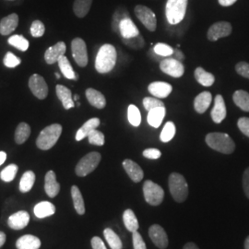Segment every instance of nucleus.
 <instances>
[{
    "instance_id": "1",
    "label": "nucleus",
    "mask_w": 249,
    "mask_h": 249,
    "mask_svg": "<svg viewBox=\"0 0 249 249\" xmlns=\"http://www.w3.org/2000/svg\"><path fill=\"white\" fill-rule=\"evenodd\" d=\"M116 53L115 46L112 45H104L99 50L95 59V69L99 73L105 74L111 71L116 66Z\"/></svg>"
},
{
    "instance_id": "2",
    "label": "nucleus",
    "mask_w": 249,
    "mask_h": 249,
    "mask_svg": "<svg viewBox=\"0 0 249 249\" xmlns=\"http://www.w3.org/2000/svg\"><path fill=\"white\" fill-rule=\"evenodd\" d=\"M205 141L210 148L223 154H231L235 150V143L227 134L221 132L208 134Z\"/></svg>"
},
{
    "instance_id": "3",
    "label": "nucleus",
    "mask_w": 249,
    "mask_h": 249,
    "mask_svg": "<svg viewBox=\"0 0 249 249\" xmlns=\"http://www.w3.org/2000/svg\"><path fill=\"white\" fill-rule=\"evenodd\" d=\"M62 133V125L53 124L44 128L36 140V145L40 150L47 151L53 148Z\"/></svg>"
},
{
    "instance_id": "4",
    "label": "nucleus",
    "mask_w": 249,
    "mask_h": 249,
    "mask_svg": "<svg viewBox=\"0 0 249 249\" xmlns=\"http://www.w3.org/2000/svg\"><path fill=\"white\" fill-rule=\"evenodd\" d=\"M188 0H167L165 15L170 24L177 25L180 23L187 13Z\"/></svg>"
},
{
    "instance_id": "5",
    "label": "nucleus",
    "mask_w": 249,
    "mask_h": 249,
    "mask_svg": "<svg viewBox=\"0 0 249 249\" xmlns=\"http://www.w3.org/2000/svg\"><path fill=\"white\" fill-rule=\"evenodd\" d=\"M169 189L172 196L177 202H184L188 196V185L185 178L178 174L173 173L169 177Z\"/></svg>"
},
{
    "instance_id": "6",
    "label": "nucleus",
    "mask_w": 249,
    "mask_h": 249,
    "mask_svg": "<svg viewBox=\"0 0 249 249\" xmlns=\"http://www.w3.org/2000/svg\"><path fill=\"white\" fill-rule=\"evenodd\" d=\"M101 159H102L101 154L96 151H92L86 154L83 158L80 159L76 166L75 172L77 176L80 178H84L88 176L91 172H93L97 168Z\"/></svg>"
},
{
    "instance_id": "7",
    "label": "nucleus",
    "mask_w": 249,
    "mask_h": 249,
    "mask_svg": "<svg viewBox=\"0 0 249 249\" xmlns=\"http://www.w3.org/2000/svg\"><path fill=\"white\" fill-rule=\"evenodd\" d=\"M143 194L147 203L151 206H158L163 200L164 191L156 183L147 180L143 185Z\"/></svg>"
},
{
    "instance_id": "8",
    "label": "nucleus",
    "mask_w": 249,
    "mask_h": 249,
    "mask_svg": "<svg viewBox=\"0 0 249 249\" xmlns=\"http://www.w3.org/2000/svg\"><path fill=\"white\" fill-rule=\"evenodd\" d=\"M135 14L137 18L142 21L143 25L149 31L151 32L156 31L157 18H156V15L151 9L143 5H138L135 8Z\"/></svg>"
},
{
    "instance_id": "9",
    "label": "nucleus",
    "mask_w": 249,
    "mask_h": 249,
    "mask_svg": "<svg viewBox=\"0 0 249 249\" xmlns=\"http://www.w3.org/2000/svg\"><path fill=\"white\" fill-rule=\"evenodd\" d=\"M72 55L76 63L84 68L88 64V52L85 42L81 38H75L71 42Z\"/></svg>"
},
{
    "instance_id": "10",
    "label": "nucleus",
    "mask_w": 249,
    "mask_h": 249,
    "mask_svg": "<svg viewBox=\"0 0 249 249\" xmlns=\"http://www.w3.org/2000/svg\"><path fill=\"white\" fill-rule=\"evenodd\" d=\"M29 88L36 98L44 100L48 95V86L45 79L39 75L34 74L29 80Z\"/></svg>"
},
{
    "instance_id": "11",
    "label": "nucleus",
    "mask_w": 249,
    "mask_h": 249,
    "mask_svg": "<svg viewBox=\"0 0 249 249\" xmlns=\"http://www.w3.org/2000/svg\"><path fill=\"white\" fill-rule=\"evenodd\" d=\"M160 69L161 71L173 78H180L184 75L185 67L183 63L176 58H166L160 63Z\"/></svg>"
},
{
    "instance_id": "12",
    "label": "nucleus",
    "mask_w": 249,
    "mask_h": 249,
    "mask_svg": "<svg viewBox=\"0 0 249 249\" xmlns=\"http://www.w3.org/2000/svg\"><path fill=\"white\" fill-rule=\"evenodd\" d=\"M231 30L232 28H231V23L227 21H219L210 27L207 34V37L210 41L216 42L220 38H224L230 36L231 34Z\"/></svg>"
},
{
    "instance_id": "13",
    "label": "nucleus",
    "mask_w": 249,
    "mask_h": 249,
    "mask_svg": "<svg viewBox=\"0 0 249 249\" xmlns=\"http://www.w3.org/2000/svg\"><path fill=\"white\" fill-rule=\"evenodd\" d=\"M149 235L153 244L160 249H165L168 246V236L164 229L158 225L153 224L149 229Z\"/></svg>"
},
{
    "instance_id": "14",
    "label": "nucleus",
    "mask_w": 249,
    "mask_h": 249,
    "mask_svg": "<svg viewBox=\"0 0 249 249\" xmlns=\"http://www.w3.org/2000/svg\"><path fill=\"white\" fill-rule=\"evenodd\" d=\"M67 46L64 42H58L57 44L49 47L45 53V62L49 65L58 62V60L65 55Z\"/></svg>"
},
{
    "instance_id": "15",
    "label": "nucleus",
    "mask_w": 249,
    "mask_h": 249,
    "mask_svg": "<svg viewBox=\"0 0 249 249\" xmlns=\"http://www.w3.org/2000/svg\"><path fill=\"white\" fill-rule=\"evenodd\" d=\"M226 115H227V111H226L224 99L221 94H218L216 95L214 100V107L211 113L212 118L214 123L220 124L225 119Z\"/></svg>"
},
{
    "instance_id": "16",
    "label": "nucleus",
    "mask_w": 249,
    "mask_h": 249,
    "mask_svg": "<svg viewBox=\"0 0 249 249\" xmlns=\"http://www.w3.org/2000/svg\"><path fill=\"white\" fill-rule=\"evenodd\" d=\"M148 90L156 98H166L171 94L173 87L167 82L154 81L148 86Z\"/></svg>"
},
{
    "instance_id": "17",
    "label": "nucleus",
    "mask_w": 249,
    "mask_h": 249,
    "mask_svg": "<svg viewBox=\"0 0 249 249\" xmlns=\"http://www.w3.org/2000/svg\"><path fill=\"white\" fill-rule=\"evenodd\" d=\"M30 223V215L25 211H20L12 214L8 220V225L11 229L21 230Z\"/></svg>"
},
{
    "instance_id": "18",
    "label": "nucleus",
    "mask_w": 249,
    "mask_h": 249,
    "mask_svg": "<svg viewBox=\"0 0 249 249\" xmlns=\"http://www.w3.org/2000/svg\"><path fill=\"white\" fill-rule=\"evenodd\" d=\"M123 167H124V171L126 172V174L128 175V177L135 183H139L142 180L143 177H144L143 170L134 160L125 159L123 161Z\"/></svg>"
},
{
    "instance_id": "19",
    "label": "nucleus",
    "mask_w": 249,
    "mask_h": 249,
    "mask_svg": "<svg viewBox=\"0 0 249 249\" xmlns=\"http://www.w3.org/2000/svg\"><path fill=\"white\" fill-rule=\"evenodd\" d=\"M45 190L46 194L50 197L57 196L60 191V185L56 181V176L53 171H49L45 175Z\"/></svg>"
},
{
    "instance_id": "20",
    "label": "nucleus",
    "mask_w": 249,
    "mask_h": 249,
    "mask_svg": "<svg viewBox=\"0 0 249 249\" xmlns=\"http://www.w3.org/2000/svg\"><path fill=\"white\" fill-rule=\"evenodd\" d=\"M18 24V16L16 13H12L9 16L2 18L0 21V34L2 36H9L12 34Z\"/></svg>"
},
{
    "instance_id": "21",
    "label": "nucleus",
    "mask_w": 249,
    "mask_h": 249,
    "mask_svg": "<svg viewBox=\"0 0 249 249\" xmlns=\"http://www.w3.org/2000/svg\"><path fill=\"white\" fill-rule=\"evenodd\" d=\"M86 98L89 104L97 109H103L107 106V99L105 95L97 89L89 88L85 91Z\"/></svg>"
},
{
    "instance_id": "22",
    "label": "nucleus",
    "mask_w": 249,
    "mask_h": 249,
    "mask_svg": "<svg viewBox=\"0 0 249 249\" xmlns=\"http://www.w3.org/2000/svg\"><path fill=\"white\" fill-rule=\"evenodd\" d=\"M119 34L122 36V38L127 39V38H132L135 36L140 35V31L138 27L132 21L130 18H124L119 25Z\"/></svg>"
},
{
    "instance_id": "23",
    "label": "nucleus",
    "mask_w": 249,
    "mask_h": 249,
    "mask_svg": "<svg viewBox=\"0 0 249 249\" xmlns=\"http://www.w3.org/2000/svg\"><path fill=\"white\" fill-rule=\"evenodd\" d=\"M55 91H56L57 97L61 101L63 107L66 110H69L75 107V103L72 98V92L71 89L58 84L55 87Z\"/></svg>"
},
{
    "instance_id": "24",
    "label": "nucleus",
    "mask_w": 249,
    "mask_h": 249,
    "mask_svg": "<svg viewBox=\"0 0 249 249\" xmlns=\"http://www.w3.org/2000/svg\"><path fill=\"white\" fill-rule=\"evenodd\" d=\"M213 101V95L210 91H203L199 93L194 100V108L196 113L203 114L210 107Z\"/></svg>"
},
{
    "instance_id": "25",
    "label": "nucleus",
    "mask_w": 249,
    "mask_h": 249,
    "mask_svg": "<svg viewBox=\"0 0 249 249\" xmlns=\"http://www.w3.org/2000/svg\"><path fill=\"white\" fill-rule=\"evenodd\" d=\"M101 123L100 119L97 117H93V118H90L87 122H85L84 124L80 127V129L77 131L76 134V141L77 142H80L82 141L83 139H85L86 137L89 136V134L96 129L99 126V124Z\"/></svg>"
},
{
    "instance_id": "26",
    "label": "nucleus",
    "mask_w": 249,
    "mask_h": 249,
    "mask_svg": "<svg viewBox=\"0 0 249 249\" xmlns=\"http://www.w3.org/2000/svg\"><path fill=\"white\" fill-rule=\"evenodd\" d=\"M40 247V239L32 234H25L16 242V248L18 249H39Z\"/></svg>"
},
{
    "instance_id": "27",
    "label": "nucleus",
    "mask_w": 249,
    "mask_h": 249,
    "mask_svg": "<svg viewBox=\"0 0 249 249\" xmlns=\"http://www.w3.org/2000/svg\"><path fill=\"white\" fill-rule=\"evenodd\" d=\"M165 113H166L165 107H157L149 111L148 117H147L148 123L152 127L158 128L161 124L163 118L165 117Z\"/></svg>"
},
{
    "instance_id": "28",
    "label": "nucleus",
    "mask_w": 249,
    "mask_h": 249,
    "mask_svg": "<svg viewBox=\"0 0 249 249\" xmlns=\"http://www.w3.org/2000/svg\"><path fill=\"white\" fill-rule=\"evenodd\" d=\"M35 215L39 219H44L46 217L52 216L55 213V207L53 203L48 201H42L36 205L35 207Z\"/></svg>"
},
{
    "instance_id": "29",
    "label": "nucleus",
    "mask_w": 249,
    "mask_h": 249,
    "mask_svg": "<svg viewBox=\"0 0 249 249\" xmlns=\"http://www.w3.org/2000/svg\"><path fill=\"white\" fill-rule=\"evenodd\" d=\"M195 79L196 81L205 87H211L215 82V77L212 73L206 71L203 68L198 67L195 71Z\"/></svg>"
},
{
    "instance_id": "30",
    "label": "nucleus",
    "mask_w": 249,
    "mask_h": 249,
    "mask_svg": "<svg viewBox=\"0 0 249 249\" xmlns=\"http://www.w3.org/2000/svg\"><path fill=\"white\" fill-rule=\"evenodd\" d=\"M58 66H59V69L62 72L63 75L67 79L74 80H79V75L77 73H75L70 60L68 59V57L66 55H63L62 57L58 60Z\"/></svg>"
},
{
    "instance_id": "31",
    "label": "nucleus",
    "mask_w": 249,
    "mask_h": 249,
    "mask_svg": "<svg viewBox=\"0 0 249 249\" xmlns=\"http://www.w3.org/2000/svg\"><path fill=\"white\" fill-rule=\"evenodd\" d=\"M233 103L236 107L245 112H249V93L246 90L239 89L234 91L232 95Z\"/></svg>"
},
{
    "instance_id": "32",
    "label": "nucleus",
    "mask_w": 249,
    "mask_h": 249,
    "mask_svg": "<svg viewBox=\"0 0 249 249\" xmlns=\"http://www.w3.org/2000/svg\"><path fill=\"white\" fill-rule=\"evenodd\" d=\"M92 4V0H75L73 11L79 18H84L88 13Z\"/></svg>"
},
{
    "instance_id": "33",
    "label": "nucleus",
    "mask_w": 249,
    "mask_h": 249,
    "mask_svg": "<svg viewBox=\"0 0 249 249\" xmlns=\"http://www.w3.org/2000/svg\"><path fill=\"white\" fill-rule=\"evenodd\" d=\"M36 174L33 171H27L21 177L19 182V190L22 193L29 192L35 185Z\"/></svg>"
},
{
    "instance_id": "34",
    "label": "nucleus",
    "mask_w": 249,
    "mask_h": 249,
    "mask_svg": "<svg viewBox=\"0 0 249 249\" xmlns=\"http://www.w3.org/2000/svg\"><path fill=\"white\" fill-rule=\"evenodd\" d=\"M71 196L76 212L80 215H83L85 213V205L81 192L77 186H73L71 187Z\"/></svg>"
},
{
    "instance_id": "35",
    "label": "nucleus",
    "mask_w": 249,
    "mask_h": 249,
    "mask_svg": "<svg viewBox=\"0 0 249 249\" xmlns=\"http://www.w3.org/2000/svg\"><path fill=\"white\" fill-rule=\"evenodd\" d=\"M123 221L126 229L131 232L138 231L139 222L132 210H125L123 214Z\"/></svg>"
},
{
    "instance_id": "36",
    "label": "nucleus",
    "mask_w": 249,
    "mask_h": 249,
    "mask_svg": "<svg viewBox=\"0 0 249 249\" xmlns=\"http://www.w3.org/2000/svg\"><path fill=\"white\" fill-rule=\"evenodd\" d=\"M31 135V126L27 123L21 122L18 124L15 131V142L17 144H23Z\"/></svg>"
},
{
    "instance_id": "37",
    "label": "nucleus",
    "mask_w": 249,
    "mask_h": 249,
    "mask_svg": "<svg viewBox=\"0 0 249 249\" xmlns=\"http://www.w3.org/2000/svg\"><path fill=\"white\" fill-rule=\"evenodd\" d=\"M130 18V15H129L127 9L124 7L117 8L113 15V20H112V28H113L114 32L119 33L120 22L124 18Z\"/></svg>"
},
{
    "instance_id": "38",
    "label": "nucleus",
    "mask_w": 249,
    "mask_h": 249,
    "mask_svg": "<svg viewBox=\"0 0 249 249\" xmlns=\"http://www.w3.org/2000/svg\"><path fill=\"white\" fill-rule=\"evenodd\" d=\"M104 235H105L106 240L108 243V245L110 246L111 249H123V245H122L121 239L119 238V236L112 229L107 228L104 231Z\"/></svg>"
},
{
    "instance_id": "39",
    "label": "nucleus",
    "mask_w": 249,
    "mask_h": 249,
    "mask_svg": "<svg viewBox=\"0 0 249 249\" xmlns=\"http://www.w3.org/2000/svg\"><path fill=\"white\" fill-rule=\"evenodd\" d=\"M127 119L128 122L134 126H139L142 123V115L139 108L136 106L130 105L127 108Z\"/></svg>"
},
{
    "instance_id": "40",
    "label": "nucleus",
    "mask_w": 249,
    "mask_h": 249,
    "mask_svg": "<svg viewBox=\"0 0 249 249\" xmlns=\"http://www.w3.org/2000/svg\"><path fill=\"white\" fill-rule=\"evenodd\" d=\"M176 135V125L173 122H167L164 124L163 129L161 130L160 139L162 142H169Z\"/></svg>"
},
{
    "instance_id": "41",
    "label": "nucleus",
    "mask_w": 249,
    "mask_h": 249,
    "mask_svg": "<svg viewBox=\"0 0 249 249\" xmlns=\"http://www.w3.org/2000/svg\"><path fill=\"white\" fill-rule=\"evenodd\" d=\"M9 44L14 47H16L18 50L25 52L27 49L29 48V41L26 38H24L22 36H13L9 37L8 40Z\"/></svg>"
},
{
    "instance_id": "42",
    "label": "nucleus",
    "mask_w": 249,
    "mask_h": 249,
    "mask_svg": "<svg viewBox=\"0 0 249 249\" xmlns=\"http://www.w3.org/2000/svg\"><path fill=\"white\" fill-rule=\"evenodd\" d=\"M18 166L16 164H9L6 168L1 171L0 178L4 182H11L16 178V175L18 173Z\"/></svg>"
},
{
    "instance_id": "43",
    "label": "nucleus",
    "mask_w": 249,
    "mask_h": 249,
    "mask_svg": "<svg viewBox=\"0 0 249 249\" xmlns=\"http://www.w3.org/2000/svg\"><path fill=\"white\" fill-rule=\"evenodd\" d=\"M123 43L126 46L130 47L131 49H135V50L142 49L143 47L145 46L144 38H143V36L141 34L139 36L132 37V38H127V39L123 38Z\"/></svg>"
},
{
    "instance_id": "44",
    "label": "nucleus",
    "mask_w": 249,
    "mask_h": 249,
    "mask_svg": "<svg viewBox=\"0 0 249 249\" xmlns=\"http://www.w3.org/2000/svg\"><path fill=\"white\" fill-rule=\"evenodd\" d=\"M153 50L156 54H158L160 56H164V57L173 55V53H174V48L170 45L163 44V43H158L154 46Z\"/></svg>"
},
{
    "instance_id": "45",
    "label": "nucleus",
    "mask_w": 249,
    "mask_h": 249,
    "mask_svg": "<svg viewBox=\"0 0 249 249\" xmlns=\"http://www.w3.org/2000/svg\"><path fill=\"white\" fill-rule=\"evenodd\" d=\"M88 140L89 142L92 145H96V146H103L105 144V135L102 133L101 131H99L97 129L92 130L88 136Z\"/></svg>"
},
{
    "instance_id": "46",
    "label": "nucleus",
    "mask_w": 249,
    "mask_h": 249,
    "mask_svg": "<svg viewBox=\"0 0 249 249\" xmlns=\"http://www.w3.org/2000/svg\"><path fill=\"white\" fill-rule=\"evenodd\" d=\"M143 106L144 108L149 112L154 108H157V107H165L163 102H161L160 100L158 99L153 98V97H145L143 99Z\"/></svg>"
},
{
    "instance_id": "47",
    "label": "nucleus",
    "mask_w": 249,
    "mask_h": 249,
    "mask_svg": "<svg viewBox=\"0 0 249 249\" xmlns=\"http://www.w3.org/2000/svg\"><path fill=\"white\" fill-rule=\"evenodd\" d=\"M45 24L41 20H35L31 25V35L34 37H42L45 35Z\"/></svg>"
},
{
    "instance_id": "48",
    "label": "nucleus",
    "mask_w": 249,
    "mask_h": 249,
    "mask_svg": "<svg viewBox=\"0 0 249 249\" xmlns=\"http://www.w3.org/2000/svg\"><path fill=\"white\" fill-rule=\"evenodd\" d=\"M3 62H4V65L7 68L12 69V68H15V67L18 66L21 63V60L18 57H17L14 53H11V52H8V53H6L5 57H4Z\"/></svg>"
},
{
    "instance_id": "49",
    "label": "nucleus",
    "mask_w": 249,
    "mask_h": 249,
    "mask_svg": "<svg viewBox=\"0 0 249 249\" xmlns=\"http://www.w3.org/2000/svg\"><path fill=\"white\" fill-rule=\"evenodd\" d=\"M132 233L134 249H147L142 234L138 231H134Z\"/></svg>"
},
{
    "instance_id": "50",
    "label": "nucleus",
    "mask_w": 249,
    "mask_h": 249,
    "mask_svg": "<svg viewBox=\"0 0 249 249\" xmlns=\"http://www.w3.org/2000/svg\"><path fill=\"white\" fill-rule=\"evenodd\" d=\"M235 71L240 76L249 80V63L244 61L237 63L235 66Z\"/></svg>"
},
{
    "instance_id": "51",
    "label": "nucleus",
    "mask_w": 249,
    "mask_h": 249,
    "mask_svg": "<svg viewBox=\"0 0 249 249\" xmlns=\"http://www.w3.org/2000/svg\"><path fill=\"white\" fill-rule=\"evenodd\" d=\"M237 126L241 132L249 138V117H241L237 121Z\"/></svg>"
},
{
    "instance_id": "52",
    "label": "nucleus",
    "mask_w": 249,
    "mask_h": 249,
    "mask_svg": "<svg viewBox=\"0 0 249 249\" xmlns=\"http://www.w3.org/2000/svg\"><path fill=\"white\" fill-rule=\"evenodd\" d=\"M143 156L147 159H151V160H157L161 156V152L158 149H147L143 151Z\"/></svg>"
},
{
    "instance_id": "53",
    "label": "nucleus",
    "mask_w": 249,
    "mask_h": 249,
    "mask_svg": "<svg viewBox=\"0 0 249 249\" xmlns=\"http://www.w3.org/2000/svg\"><path fill=\"white\" fill-rule=\"evenodd\" d=\"M243 188L246 195L249 198V167L246 169L243 175Z\"/></svg>"
},
{
    "instance_id": "54",
    "label": "nucleus",
    "mask_w": 249,
    "mask_h": 249,
    "mask_svg": "<svg viewBox=\"0 0 249 249\" xmlns=\"http://www.w3.org/2000/svg\"><path fill=\"white\" fill-rule=\"evenodd\" d=\"M91 247L92 249H107L105 243L98 236H94L91 239Z\"/></svg>"
},
{
    "instance_id": "55",
    "label": "nucleus",
    "mask_w": 249,
    "mask_h": 249,
    "mask_svg": "<svg viewBox=\"0 0 249 249\" xmlns=\"http://www.w3.org/2000/svg\"><path fill=\"white\" fill-rule=\"evenodd\" d=\"M174 56H175V58L176 59H178L179 61H182V60H184L185 59V55H184V53H182L178 48H176V49H174Z\"/></svg>"
},
{
    "instance_id": "56",
    "label": "nucleus",
    "mask_w": 249,
    "mask_h": 249,
    "mask_svg": "<svg viewBox=\"0 0 249 249\" xmlns=\"http://www.w3.org/2000/svg\"><path fill=\"white\" fill-rule=\"evenodd\" d=\"M237 0H219V3L223 7H230L233 5Z\"/></svg>"
},
{
    "instance_id": "57",
    "label": "nucleus",
    "mask_w": 249,
    "mask_h": 249,
    "mask_svg": "<svg viewBox=\"0 0 249 249\" xmlns=\"http://www.w3.org/2000/svg\"><path fill=\"white\" fill-rule=\"evenodd\" d=\"M183 249H199L197 247H196V244H194V243H192V242H190V243H187L186 244L185 246H184V248Z\"/></svg>"
},
{
    "instance_id": "58",
    "label": "nucleus",
    "mask_w": 249,
    "mask_h": 249,
    "mask_svg": "<svg viewBox=\"0 0 249 249\" xmlns=\"http://www.w3.org/2000/svg\"><path fill=\"white\" fill-rule=\"evenodd\" d=\"M5 242H6V234H5V232L0 231V248H2L4 246Z\"/></svg>"
},
{
    "instance_id": "59",
    "label": "nucleus",
    "mask_w": 249,
    "mask_h": 249,
    "mask_svg": "<svg viewBox=\"0 0 249 249\" xmlns=\"http://www.w3.org/2000/svg\"><path fill=\"white\" fill-rule=\"evenodd\" d=\"M6 160H7V153L4 151H0V165H2Z\"/></svg>"
},
{
    "instance_id": "60",
    "label": "nucleus",
    "mask_w": 249,
    "mask_h": 249,
    "mask_svg": "<svg viewBox=\"0 0 249 249\" xmlns=\"http://www.w3.org/2000/svg\"><path fill=\"white\" fill-rule=\"evenodd\" d=\"M245 249H249V236L245 242Z\"/></svg>"
},
{
    "instance_id": "61",
    "label": "nucleus",
    "mask_w": 249,
    "mask_h": 249,
    "mask_svg": "<svg viewBox=\"0 0 249 249\" xmlns=\"http://www.w3.org/2000/svg\"><path fill=\"white\" fill-rule=\"evenodd\" d=\"M79 99H80V96H79L78 94H76V95L74 96V100H75L76 102H78V101H79Z\"/></svg>"
},
{
    "instance_id": "62",
    "label": "nucleus",
    "mask_w": 249,
    "mask_h": 249,
    "mask_svg": "<svg viewBox=\"0 0 249 249\" xmlns=\"http://www.w3.org/2000/svg\"><path fill=\"white\" fill-rule=\"evenodd\" d=\"M54 75H55L56 79H60V77H61V76H60V74H59V73H57V72H56V73H54Z\"/></svg>"
},
{
    "instance_id": "63",
    "label": "nucleus",
    "mask_w": 249,
    "mask_h": 249,
    "mask_svg": "<svg viewBox=\"0 0 249 249\" xmlns=\"http://www.w3.org/2000/svg\"><path fill=\"white\" fill-rule=\"evenodd\" d=\"M76 105H77V106H78V107H80V103H79V102H77V104H76Z\"/></svg>"
},
{
    "instance_id": "64",
    "label": "nucleus",
    "mask_w": 249,
    "mask_h": 249,
    "mask_svg": "<svg viewBox=\"0 0 249 249\" xmlns=\"http://www.w3.org/2000/svg\"><path fill=\"white\" fill-rule=\"evenodd\" d=\"M9 1H12V0H9Z\"/></svg>"
}]
</instances>
